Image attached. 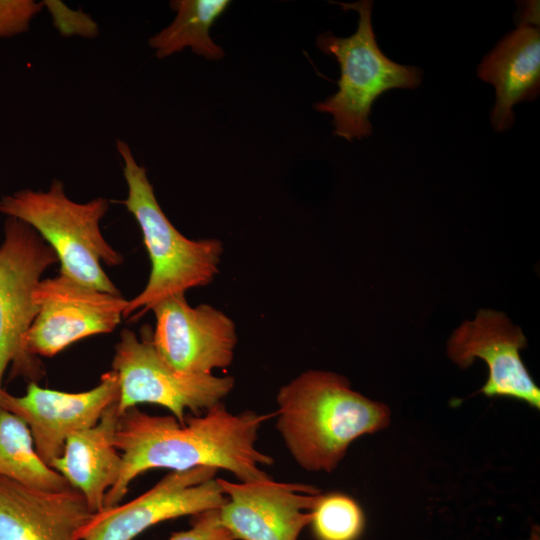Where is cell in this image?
Segmentation results:
<instances>
[{
    "mask_svg": "<svg viewBox=\"0 0 540 540\" xmlns=\"http://www.w3.org/2000/svg\"><path fill=\"white\" fill-rule=\"evenodd\" d=\"M267 417L253 411L233 414L222 402L203 416L185 418L184 424L172 415L128 409L120 416L114 436L122 469L105 495L104 508L120 504L130 483L154 468L183 471L208 466L232 472L240 482L270 479L260 465H271L273 459L255 446Z\"/></svg>",
    "mask_w": 540,
    "mask_h": 540,
    "instance_id": "6da1fadb",
    "label": "cell"
},
{
    "mask_svg": "<svg viewBox=\"0 0 540 540\" xmlns=\"http://www.w3.org/2000/svg\"><path fill=\"white\" fill-rule=\"evenodd\" d=\"M277 429L307 471L332 472L358 437L385 429L391 412L337 373L309 370L280 388Z\"/></svg>",
    "mask_w": 540,
    "mask_h": 540,
    "instance_id": "7a4b0ae2",
    "label": "cell"
},
{
    "mask_svg": "<svg viewBox=\"0 0 540 540\" xmlns=\"http://www.w3.org/2000/svg\"><path fill=\"white\" fill-rule=\"evenodd\" d=\"M116 148L128 187L123 204L141 229L151 261L148 282L128 300L126 318L138 309L145 313L172 295L210 284L219 271L223 245L214 238L192 240L182 235L161 209L147 171L137 163L129 145L117 139Z\"/></svg>",
    "mask_w": 540,
    "mask_h": 540,
    "instance_id": "3957f363",
    "label": "cell"
},
{
    "mask_svg": "<svg viewBox=\"0 0 540 540\" xmlns=\"http://www.w3.org/2000/svg\"><path fill=\"white\" fill-rule=\"evenodd\" d=\"M109 200L97 197L78 203L67 197L63 182L54 179L48 190H19L2 196L0 212L30 225L53 249L60 262V275L109 294L120 291L103 271L123 263L122 255L103 237L100 221Z\"/></svg>",
    "mask_w": 540,
    "mask_h": 540,
    "instance_id": "277c9868",
    "label": "cell"
},
{
    "mask_svg": "<svg viewBox=\"0 0 540 540\" xmlns=\"http://www.w3.org/2000/svg\"><path fill=\"white\" fill-rule=\"evenodd\" d=\"M339 4L345 10L358 12V27L353 35L345 38L330 32L317 37L318 48L337 59L341 74L338 91L315 104L314 108L330 113L335 126L334 135L351 141L372 133L369 116L379 95L392 88L419 86L422 71L417 67L400 65L382 53L371 23L372 1Z\"/></svg>",
    "mask_w": 540,
    "mask_h": 540,
    "instance_id": "5b68a950",
    "label": "cell"
},
{
    "mask_svg": "<svg viewBox=\"0 0 540 540\" xmlns=\"http://www.w3.org/2000/svg\"><path fill=\"white\" fill-rule=\"evenodd\" d=\"M112 370L119 383L118 412L140 403L167 408L181 424L185 411L201 414L222 402L234 387L231 376L191 375L172 369L157 352L152 330L144 326L141 337L125 329L115 346Z\"/></svg>",
    "mask_w": 540,
    "mask_h": 540,
    "instance_id": "8992f818",
    "label": "cell"
},
{
    "mask_svg": "<svg viewBox=\"0 0 540 540\" xmlns=\"http://www.w3.org/2000/svg\"><path fill=\"white\" fill-rule=\"evenodd\" d=\"M58 262L53 249L27 223L8 217L0 246V397L4 372L37 377L38 365L22 347L37 307L33 294L42 274Z\"/></svg>",
    "mask_w": 540,
    "mask_h": 540,
    "instance_id": "52a82bcc",
    "label": "cell"
},
{
    "mask_svg": "<svg viewBox=\"0 0 540 540\" xmlns=\"http://www.w3.org/2000/svg\"><path fill=\"white\" fill-rule=\"evenodd\" d=\"M36 316L22 347L30 356L52 357L88 336L109 333L120 323L128 300L84 286L62 275L40 280Z\"/></svg>",
    "mask_w": 540,
    "mask_h": 540,
    "instance_id": "ba28073f",
    "label": "cell"
},
{
    "mask_svg": "<svg viewBox=\"0 0 540 540\" xmlns=\"http://www.w3.org/2000/svg\"><path fill=\"white\" fill-rule=\"evenodd\" d=\"M217 471L208 466L172 471L132 501L94 513L77 539L133 540L162 521L220 509L227 497L215 478Z\"/></svg>",
    "mask_w": 540,
    "mask_h": 540,
    "instance_id": "9c48e42d",
    "label": "cell"
},
{
    "mask_svg": "<svg viewBox=\"0 0 540 540\" xmlns=\"http://www.w3.org/2000/svg\"><path fill=\"white\" fill-rule=\"evenodd\" d=\"M151 310L156 320L153 345L172 369L207 375L231 365L238 338L234 321L223 311L209 304L192 307L183 293Z\"/></svg>",
    "mask_w": 540,
    "mask_h": 540,
    "instance_id": "30bf717a",
    "label": "cell"
},
{
    "mask_svg": "<svg viewBox=\"0 0 540 540\" xmlns=\"http://www.w3.org/2000/svg\"><path fill=\"white\" fill-rule=\"evenodd\" d=\"M527 347L521 328L502 312L481 309L473 321L463 322L447 344L449 358L467 368L476 358L488 367V378L479 393L507 397L540 409V389L523 363L520 351Z\"/></svg>",
    "mask_w": 540,
    "mask_h": 540,
    "instance_id": "8fae6325",
    "label": "cell"
},
{
    "mask_svg": "<svg viewBox=\"0 0 540 540\" xmlns=\"http://www.w3.org/2000/svg\"><path fill=\"white\" fill-rule=\"evenodd\" d=\"M118 397V378L111 370L101 376L97 386L79 393L42 388L34 381L22 396L3 390L0 408L26 423L39 457L50 466L62 454L66 440L94 426Z\"/></svg>",
    "mask_w": 540,
    "mask_h": 540,
    "instance_id": "7c38bea8",
    "label": "cell"
},
{
    "mask_svg": "<svg viewBox=\"0 0 540 540\" xmlns=\"http://www.w3.org/2000/svg\"><path fill=\"white\" fill-rule=\"evenodd\" d=\"M218 482L228 496L220 520L235 540H297L310 524L321 494L310 485L272 478L239 483L218 478Z\"/></svg>",
    "mask_w": 540,
    "mask_h": 540,
    "instance_id": "4fadbf2b",
    "label": "cell"
},
{
    "mask_svg": "<svg viewBox=\"0 0 540 540\" xmlns=\"http://www.w3.org/2000/svg\"><path fill=\"white\" fill-rule=\"evenodd\" d=\"M93 515L72 487L48 491L0 476V540H78Z\"/></svg>",
    "mask_w": 540,
    "mask_h": 540,
    "instance_id": "5bb4252c",
    "label": "cell"
},
{
    "mask_svg": "<svg viewBox=\"0 0 540 540\" xmlns=\"http://www.w3.org/2000/svg\"><path fill=\"white\" fill-rule=\"evenodd\" d=\"M521 23L486 55L478 68L479 77L495 87L492 124L496 131L514 122L513 106L534 100L540 90V29L535 2H529Z\"/></svg>",
    "mask_w": 540,
    "mask_h": 540,
    "instance_id": "9a60e30c",
    "label": "cell"
},
{
    "mask_svg": "<svg viewBox=\"0 0 540 540\" xmlns=\"http://www.w3.org/2000/svg\"><path fill=\"white\" fill-rule=\"evenodd\" d=\"M119 418L116 400L94 426L71 435L50 465L85 497L94 513L104 508L105 495L121 473L122 457L114 444Z\"/></svg>",
    "mask_w": 540,
    "mask_h": 540,
    "instance_id": "2e32d148",
    "label": "cell"
},
{
    "mask_svg": "<svg viewBox=\"0 0 540 540\" xmlns=\"http://www.w3.org/2000/svg\"><path fill=\"white\" fill-rule=\"evenodd\" d=\"M228 0H174L173 22L149 39L158 58H165L190 47L208 60H219L224 51L211 39L209 30L229 6Z\"/></svg>",
    "mask_w": 540,
    "mask_h": 540,
    "instance_id": "e0dca14e",
    "label": "cell"
},
{
    "mask_svg": "<svg viewBox=\"0 0 540 540\" xmlns=\"http://www.w3.org/2000/svg\"><path fill=\"white\" fill-rule=\"evenodd\" d=\"M0 476L48 491H62L71 487L59 472L39 457L26 423L2 408H0Z\"/></svg>",
    "mask_w": 540,
    "mask_h": 540,
    "instance_id": "ac0fdd59",
    "label": "cell"
},
{
    "mask_svg": "<svg viewBox=\"0 0 540 540\" xmlns=\"http://www.w3.org/2000/svg\"><path fill=\"white\" fill-rule=\"evenodd\" d=\"M311 513L317 540H358L365 527L362 508L346 494H320Z\"/></svg>",
    "mask_w": 540,
    "mask_h": 540,
    "instance_id": "d6986e66",
    "label": "cell"
},
{
    "mask_svg": "<svg viewBox=\"0 0 540 540\" xmlns=\"http://www.w3.org/2000/svg\"><path fill=\"white\" fill-rule=\"evenodd\" d=\"M43 6L44 2L34 0H0V38L27 31Z\"/></svg>",
    "mask_w": 540,
    "mask_h": 540,
    "instance_id": "ffe728a7",
    "label": "cell"
},
{
    "mask_svg": "<svg viewBox=\"0 0 540 540\" xmlns=\"http://www.w3.org/2000/svg\"><path fill=\"white\" fill-rule=\"evenodd\" d=\"M194 516L190 529L173 533L169 540H235L220 520V509H210Z\"/></svg>",
    "mask_w": 540,
    "mask_h": 540,
    "instance_id": "44dd1931",
    "label": "cell"
}]
</instances>
